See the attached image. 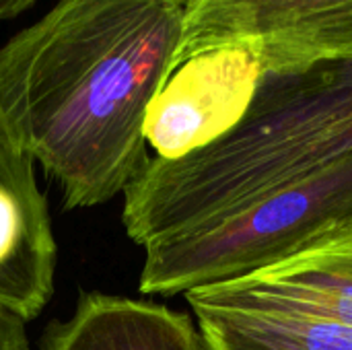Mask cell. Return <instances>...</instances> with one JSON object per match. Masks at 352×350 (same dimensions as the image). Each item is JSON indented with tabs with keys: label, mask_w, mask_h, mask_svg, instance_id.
<instances>
[{
	"label": "cell",
	"mask_w": 352,
	"mask_h": 350,
	"mask_svg": "<svg viewBox=\"0 0 352 350\" xmlns=\"http://www.w3.org/2000/svg\"><path fill=\"white\" fill-rule=\"evenodd\" d=\"M41 350H204L190 316L167 305L85 293L66 322H52Z\"/></svg>",
	"instance_id": "52a82bcc"
},
{
	"label": "cell",
	"mask_w": 352,
	"mask_h": 350,
	"mask_svg": "<svg viewBox=\"0 0 352 350\" xmlns=\"http://www.w3.org/2000/svg\"><path fill=\"white\" fill-rule=\"evenodd\" d=\"M192 309L324 318L352 326V229L254 274L186 293Z\"/></svg>",
	"instance_id": "5b68a950"
},
{
	"label": "cell",
	"mask_w": 352,
	"mask_h": 350,
	"mask_svg": "<svg viewBox=\"0 0 352 350\" xmlns=\"http://www.w3.org/2000/svg\"><path fill=\"white\" fill-rule=\"evenodd\" d=\"M37 0H0V21L14 19L16 14L25 12L29 6H33Z\"/></svg>",
	"instance_id": "30bf717a"
},
{
	"label": "cell",
	"mask_w": 352,
	"mask_h": 350,
	"mask_svg": "<svg viewBox=\"0 0 352 350\" xmlns=\"http://www.w3.org/2000/svg\"><path fill=\"white\" fill-rule=\"evenodd\" d=\"M33 157L0 109V303L25 322L54 295L56 239Z\"/></svg>",
	"instance_id": "8992f818"
},
{
	"label": "cell",
	"mask_w": 352,
	"mask_h": 350,
	"mask_svg": "<svg viewBox=\"0 0 352 350\" xmlns=\"http://www.w3.org/2000/svg\"><path fill=\"white\" fill-rule=\"evenodd\" d=\"M217 45L250 47L264 76L352 60V0H184L175 62Z\"/></svg>",
	"instance_id": "3957f363"
},
{
	"label": "cell",
	"mask_w": 352,
	"mask_h": 350,
	"mask_svg": "<svg viewBox=\"0 0 352 350\" xmlns=\"http://www.w3.org/2000/svg\"><path fill=\"white\" fill-rule=\"evenodd\" d=\"M182 33L184 0H58L0 47V109L68 208L109 202L146 167V109Z\"/></svg>",
	"instance_id": "6da1fadb"
},
{
	"label": "cell",
	"mask_w": 352,
	"mask_h": 350,
	"mask_svg": "<svg viewBox=\"0 0 352 350\" xmlns=\"http://www.w3.org/2000/svg\"><path fill=\"white\" fill-rule=\"evenodd\" d=\"M204 350H352V326L305 316L192 309Z\"/></svg>",
	"instance_id": "ba28073f"
},
{
	"label": "cell",
	"mask_w": 352,
	"mask_h": 350,
	"mask_svg": "<svg viewBox=\"0 0 352 350\" xmlns=\"http://www.w3.org/2000/svg\"><path fill=\"white\" fill-rule=\"evenodd\" d=\"M352 229V157L200 229L146 245L138 291L173 297L241 278Z\"/></svg>",
	"instance_id": "7a4b0ae2"
},
{
	"label": "cell",
	"mask_w": 352,
	"mask_h": 350,
	"mask_svg": "<svg viewBox=\"0 0 352 350\" xmlns=\"http://www.w3.org/2000/svg\"><path fill=\"white\" fill-rule=\"evenodd\" d=\"M262 80V62L245 45L179 58L146 109L142 136L151 157L179 161L225 138L248 116Z\"/></svg>",
	"instance_id": "277c9868"
},
{
	"label": "cell",
	"mask_w": 352,
	"mask_h": 350,
	"mask_svg": "<svg viewBox=\"0 0 352 350\" xmlns=\"http://www.w3.org/2000/svg\"><path fill=\"white\" fill-rule=\"evenodd\" d=\"M25 324L14 309L0 303V350H29Z\"/></svg>",
	"instance_id": "9c48e42d"
}]
</instances>
